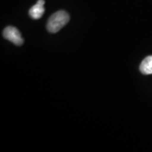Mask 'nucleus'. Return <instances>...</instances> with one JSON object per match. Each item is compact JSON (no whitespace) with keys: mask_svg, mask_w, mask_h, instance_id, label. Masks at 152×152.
<instances>
[{"mask_svg":"<svg viewBox=\"0 0 152 152\" xmlns=\"http://www.w3.org/2000/svg\"><path fill=\"white\" fill-rule=\"evenodd\" d=\"M70 20L69 15L65 11H58L50 16L47 22V30L51 33H56L64 28Z\"/></svg>","mask_w":152,"mask_h":152,"instance_id":"obj_1","label":"nucleus"},{"mask_svg":"<svg viewBox=\"0 0 152 152\" xmlns=\"http://www.w3.org/2000/svg\"><path fill=\"white\" fill-rule=\"evenodd\" d=\"M3 35L5 39H8L9 41L18 46H20L23 43V39L22 38L20 32L17 28L12 26H8L4 30Z\"/></svg>","mask_w":152,"mask_h":152,"instance_id":"obj_2","label":"nucleus"},{"mask_svg":"<svg viewBox=\"0 0 152 152\" xmlns=\"http://www.w3.org/2000/svg\"><path fill=\"white\" fill-rule=\"evenodd\" d=\"M45 0H38L35 4L29 10V15L32 18L37 20L39 19L43 16L45 13V8H44V4H45Z\"/></svg>","mask_w":152,"mask_h":152,"instance_id":"obj_3","label":"nucleus"},{"mask_svg":"<svg viewBox=\"0 0 152 152\" xmlns=\"http://www.w3.org/2000/svg\"><path fill=\"white\" fill-rule=\"evenodd\" d=\"M140 70L144 75L152 74V56H149L142 61L140 66Z\"/></svg>","mask_w":152,"mask_h":152,"instance_id":"obj_4","label":"nucleus"}]
</instances>
